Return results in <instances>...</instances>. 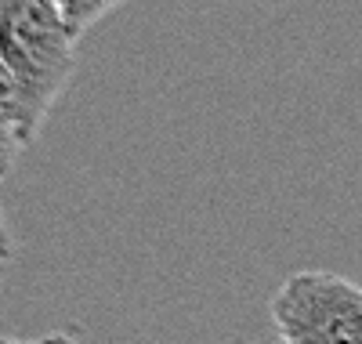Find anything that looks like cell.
<instances>
[{
    "mask_svg": "<svg viewBox=\"0 0 362 344\" xmlns=\"http://www.w3.org/2000/svg\"><path fill=\"white\" fill-rule=\"evenodd\" d=\"M80 33L54 0H0V62L18 84L33 142L76 69Z\"/></svg>",
    "mask_w": 362,
    "mask_h": 344,
    "instance_id": "6da1fadb",
    "label": "cell"
},
{
    "mask_svg": "<svg viewBox=\"0 0 362 344\" xmlns=\"http://www.w3.org/2000/svg\"><path fill=\"white\" fill-rule=\"evenodd\" d=\"M286 344H362V287L337 272H293L272 297Z\"/></svg>",
    "mask_w": 362,
    "mask_h": 344,
    "instance_id": "7a4b0ae2",
    "label": "cell"
},
{
    "mask_svg": "<svg viewBox=\"0 0 362 344\" xmlns=\"http://www.w3.org/2000/svg\"><path fill=\"white\" fill-rule=\"evenodd\" d=\"M25 145H29V131H25L22 95L11 73L4 69V62H0V178L11 171V164L18 160Z\"/></svg>",
    "mask_w": 362,
    "mask_h": 344,
    "instance_id": "3957f363",
    "label": "cell"
},
{
    "mask_svg": "<svg viewBox=\"0 0 362 344\" xmlns=\"http://www.w3.org/2000/svg\"><path fill=\"white\" fill-rule=\"evenodd\" d=\"M58 8H62L66 22L76 29V33H87L95 22H102L112 8H119L124 0H54Z\"/></svg>",
    "mask_w": 362,
    "mask_h": 344,
    "instance_id": "277c9868",
    "label": "cell"
},
{
    "mask_svg": "<svg viewBox=\"0 0 362 344\" xmlns=\"http://www.w3.org/2000/svg\"><path fill=\"white\" fill-rule=\"evenodd\" d=\"M8 258H15V239L4 225V214H0V261H8Z\"/></svg>",
    "mask_w": 362,
    "mask_h": 344,
    "instance_id": "5b68a950",
    "label": "cell"
},
{
    "mask_svg": "<svg viewBox=\"0 0 362 344\" xmlns=\"http://www.w3.org/2000/svg\"><path fill=\"white\" fill-rule=\"evenodd\" d=\"M44 344H76V340H73L69 333L58 330V333H47V337H44Z\"/></svg>",
    "mask_w": 362,
    "mask_h": 344,
    "instance_id": "8992f818",
    "label": "cell"
},
{
    "mask_svg": "<svg viewBox=\"0 0 362 344\" xmlns=\"http://www.w3.org/2000/svg\"><path fill=\"white\" fill-rule=\"evenodd\" d=\"M0 344H44V337H40V340H15V337H0Z\"/></svg>",
    "mask_w": 362,
    "mask_h": 344,
    "instance_id": "52a82bcc",
    "label": "cell"
},
{
    "mask_svg": "<svg viewBox=\"0 0 362 344\" xmlns=\"http://www.w3.org/2000/svg\"><path fill=\"white\" fill-rule=\"evenodd\" d=\"M276 344H286V340H276Z\"/></svg>",
    "mask_w": 362,
    "mask_h": 344,
    "instance_id": "ba28073f",
    "label": "cell"
}]
</instances>
